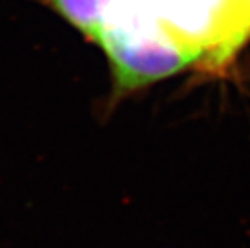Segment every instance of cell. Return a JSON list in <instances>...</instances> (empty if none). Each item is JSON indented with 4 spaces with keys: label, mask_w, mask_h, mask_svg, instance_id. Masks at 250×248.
Listing matches in <instances>:
<instances>
[{
    "label": "cell",
    "mask_w": 250,
    "mask_h": 248,
    "mask_svg": "<svg viewBox=\"0 0 250 248\" xmlns=\"http://www.w3.org/2000/svg\"><path fill=\"white\" fill-rule=\"evenodd\" d=\"M95 44L110 63L116 95L204 60L199 50L178 39L142 0H111Z\"/></svg>",
    "instance_id": "obj_1"
}]
</instances>
